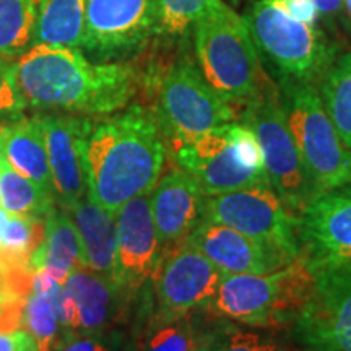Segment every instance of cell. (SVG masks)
<instances>
[{
  "label": "cell",
  "mask_w": 351,
  "mask_h": 351,
  "mask_svg": "<svg viewBox=\"0 0 351 351\" xmlns=\"http://www.w3.org/2000/svg\"><path fill=\"white\" fill-rule=\"evenodd\" d=\"M166 160L155 114L140 104L91 121L82 163L86 195L109 212L155 189Z\"/></svg>",
  "instance_id": "cell-1"
},
{
  "label": "cell",
  "mask_w": 351,
  "mask_h": 351,
  "mask_svg": "<svg viewBox=\"0 0 351 351\" xmlns=\"http://www.w3.org/2000/svg\"><path fill=\"white\" fill-rule=\"evenodd\" d=\"M28 106L39 111L108 116L129 106L138 73L122 62H90L80 49L34 44L16 60Z\"/></svg>",
  "instance_id": "cell-2"
},
{
  "label": "cell",
  "mask_w": 351,
  "mask_h": 351,
  "mask_svg": "<svg viewBox=\"0 0 351 351\" xmlns=\"http://www.w3.org/2000/svg\"><path fill=\"white\" fill-rule=\"evenodd\" d=\"M194 47L202 75L234 108L251 103L271 82L247 23L223 0H215L194 25Z\"/></svg>",
  "instance_id": "cell-3"
},
{
  "label": "cell",
  "mask_w": 351,
  "mask_h": 351,
  "mask_svg": "<svg viewBox=\"0 0 351 351\" xmlns=\"http://www.w3.org/2000/svg\"><path fill=\"white\" fill-rule=\"evenodd\" d=\"M314 287V269L301 254L271 274L223 275L205 309L249 327H282L295 324Z\"/></svg>",
  "instance_id": "cell-4"
},
{
  "label": "cell",
  "mask_w": 351,
  "mask_h": 351,
  "mask_svg": "<svg viewBox=\"0 0 351 351\" xmlns=\"http://www.w3.org/2000/svg\"><path fill=\"white\" fill-rule=\"evenodd\" d=\"M262 64L278 82L319 86L339 51L320 29L307 26L282 8L256 0L244 16Z\"/></svg>",
  "instance_id": "cell-5"
},
{
  "label": "cell",
  "mask_w": 351,
  "mask_h": 351,
  "mask_svg": "<svg viewBox=\"0 0 351 351\" xmlns=\"http://www.w3.org/2000/svg\"><path fill=\"white\" fill-rule=\"evenodd\" d=\"M278 90L315 197L351 184V153L328 117L317 86L278 82Z\"/></svg>",
  "instance_id": "cell-6"
},
{
  "label": "cell",
  "mask_w": 351,
  "mask_h": 351,
  "mask_svg": "<svg viewBox=\"0 0 351 351\" xmlns=\"http://www.w3.org/2000/svg\"><path fill=\"white\" fill-rule=\"evenodd\" d=\"M239 117L238 109L219 96L199 65L181 49L158 85L155 119L171 147L189 143Z\"/></svg>",
  "instance_id": "cell-7"
},
{
  "label": "cell",
  "mask_w": 351,
  "mask_h": 351,
  "mask_svg": "<svg viewBox=\"0 0 351 351\" xmlns=\"http://www.w3.org/2000/svg\"><path fill=\"white\" fill-rule=\"evenodd\" d=\"M238 121L247 124L257 135L271 189L287 208L300 217L315 199V192L288 127L280 90L274 82L245 104Z\"/></svg>",
  "instance_id": "cell-8"
},
{
  "label": "cell",
  "mask_w": 351,
  "mask_h": 351,
  "mask_svg": "<svg viewBox=\"0 0 351 351\" xmlns=\"http://www.w3.org/2000/svg\"><path fill=\"white\" fill-rule=\"evenodd\" d=\"M204 219L301 254L300 217L270 186H256L205 199Z\"/></svg>",
  "instance_id": "cell-9"
},
{
  "label": "cell",
  "mask_w": 351,
  "mask_h": 351,
  "mask_svg": "<svg viewBox=\"0 0 351 351\" xmlns=\"http://www.w3.org/2000/svg\"><path fill=\"white\" fill-rule=\"evenodd\" d=\"M315 287L293 324L306 351H351V262L314 270Z\"/></svg>",
  "instance_id": "cell-10"
},
{
  "label": "cell",
  "mask_w": 351,
  "mask_h": 351,
  "mask_svg": "<svg viewBox=\"0 0 351 351\" xmlns=\"http://www.w3.org/2000/svg\"><path fill=\"white\" fill-rule=\"evenodd\" d=\"M156 0H88L83 49L96 62L135 54L155 36Z\"/></svg>",
  "instance_id": "cell-11"
},
{
  "label": "cell",
  "mask_w": 351,
  "mask_h": 351,
  "mask_svg": "<svg viewBox=\"0 0 351 351\" xmlns=\"http://www.w3.org/2000/svg\"><path fill=\"white\" fill-rule=\"evenodd\" d=\"M223 274L204 254L182 241L171 245L161 257L155 280L156 320L187 317L205 307L217 293Z\"/></svg>",
  "instance_id": "cell-12"
},
{
  "label": "cell",
  "mask_w": 351,
  "mask_h": 351,
  "mask_svg": "<svg viewBox=\"0 0 351 351\" xmlns=\"http://www.w3.org/2000/svg\"><path fill=\"white\" fill-rule=\"evenodd\" d=\"M230 124L217 127L189 143L171 147L179 168L195 179L207 197L239 189L270 186L267 173L247 168L241 161L232 145Z\"/></svg>",
  "instance_id": "cell-13"
},
{
  "label": "cell",
  "mask_w": 351,
  "mask_h": 351,
  "mask_svg": "<svg viewBox=\"0 0 351 351\" xmlns=\"http://www.w3.org/2000/svg\"><path fill=\"white\" fill-rule=\"evenodd\" d=\"M184 241L204 254L223 275L271 274L301 256L207 219Z\"/></svg>",
  "instance_id": "cell-14"
},
{
  "label": "cell",
  "mask_w": 351,
  "mask_h": 351,
  "mask_svg": "<svg viewBox=\"0 0 351 351\" xmlns=\"http://www.w3.org/2000/svg\"><path fill=\"white\" fill-rule=\"evenodd\" d=\"M300 247L314 270L351 262V184L307 205L300 215Z\"/></svg>",
  "instance_id": "cell-15"
},
{
  "label": "cell",
  "mask_w": 351,
  "mask_h": 351,
  "mask_svg": "<svg viewBox=\"0 0 351 351\" xmlns=\"http://www.w3.org/2000/svg\"><path fill=\"white\" fill-rule=\"evenodd\" d=\"M117 219L116 278L129 293H137L156 274L165 247L153 221L150 194L122 205Z\"/></svg>",
  "instance_id": "cell-16"
},
{
  "label": "cell",
  "mask_w": 351,
  "mask_h": 351,
  "mask_svg": "<svg viewBox=\"0 0 351 351\" xmlns=\"http://www.w3.org/2000/svg\"><path fill=\"white\" fill-rule=\"evenodd\" d=\"M43 132L49 160L56 202L69 208L86 197L82 150L91 119L69 112H41L34 116Z\"/></svg>",
  "instance_id": "cell-17"
},
{
  "label": "cell",
  "mask_w": 351,
  "mask_h": 351,
  "mask_svg": "<svg viewBox=\"0 0 351 351\" xmlns=\"http://www.w3.org/2000/svg\"><path fill=\"white\" fill-rule=\"evenodd\" d=\"M205 199L199 184L181 168H171L158 179L150 207L158 236L165 249L182 243L204 221Z\"/></svg>",
  "instance_id": "cell-18"
},
{
  "label": "cell",
  "mask_w": 351,
  "mask_h": 351,
  "mask_svg": "<svg viewBox=\"0 0 351 351\" xmlns=\"http://www.w3.org/2000/svg\"><path fill=\"white\" fill-rule=\"evenodd\" d=\"M65 289L77 311L73 337L111 330L121 319L130 295L117 280L86 265L77 267L70 274Z\"/></svg>",
  "instance_id": "cell-19"
},
{
  "label": "cell",
  "mask_w": 351,
  "mask_h": 351,
  "mask_svg": "<svg viewBox=\"0 0 351 351\" xmlns=\"http://www.w3.org/2000/svg\"><path fill=\"white\" fill-rule=\"evenodd\" d=\"M82 244L83 263L91 270L116 278L117 271V219L116 213L83 197L69 208Z\"/></svg>",
  "instance_id": "cell-20"
},
{
  "label": "cell",
  "mask_w": 351,
  "mask_h": 351,
  "mask_svg": "<svg viewBox=\"0 0 351 351\" xmlns=\"http://www.w3.org/2000/svg\"><path fill=\"white\" fill-rule=\"evenodd\" d=\"M0 155L20 174L54 195L46 143L34 116L0 122Z\"/></svg>",
  "instance_id": "cell-21"
},
{
  "label": "cell",
  "mask_w": 351,
  "mask_h": 351,
  "mask_svg": "<svg viewBox=\"0 0 351 351\" xmlns=\"http://www.w3.org/2000/svg\"><path fill=\"white\" fill-rule=\"evenodd\" d=\"M80 265L85 263L73 219L64 207H54L46 217L44 239L32 256L29 267L33 271L46 269L57 283L65 287L70 274Z\"/></svg>",
  "instance_id": "cell-22"
},
{
  "label": "cell",
  "mask_w": 351,
  "mask_h": 351,
  "mask_svg": "<svg viewBox=\"0 0 351 351\" xmlns=\"http://www.w3.org/2000/svg\"><path fill=\"white\" fill-rule=\"evenodd\" d=\"M88 0H39L34 44L80 49L85 39Z\"/></svg>",
  "instance_id": "cell-23"
},
{
  "label": "cell",
  "mask_w": 351,
  "mask_h": 351,
  "mask_svg": "<svg viewBox=\"0 0 351 351\" xmlns=\"http://www.w3.org/2000/svg\"><path fill=\"white\" fill-rule=\"evenodd\" d=\"M54 202L51 192L20 174L0 155V205L8 215L46 218L54 208Z\"/></svg>",
  "instance_id": "cell-24"
},
{
  "label": "cell",
  "mask_w": 351,
  "mask_h": 351,
  "mask_svg": "<svg viewBox=\"0 0 351 351\" xmlns=\"http://www.w3.org/2000/svg\"><path fill=\"white\" fill-rule=\"evenodd\" d=\"M326 111L351 153V52L337 54L319 86Z\"/></svg>",
  "instance_id": "cell-25"
},
{
  "label": "cell",
  "mask_w": 351,
  "mask_h": 351,
  "mask_svg": "<svg viewBox=\"0 0 351 351\" xmlns=\"http://www.w3.org/2000/svg\"><path fill=\"white\" fill-rule=\"evenodd\" d=\"M39 0H0V57L20 59L33 46Z\"/></svg>",
  "instance_id": "cell-26"
},
{
  "label": "cell",
  "mask_w": 351,
  "mask_h": 351,
  "mask_svg": "<svg viewBox=\"0 0 351 351\" xmlns=\"http://www.w3.org/2000/svg\"><path fill=\"white\" fill-rule=\"evenodd\" d=\"M215 0H156L155 36L186 39Z\"/></svg>",
  "instance_id": "cell-27"
},
{
  "label": "cell",
  "mask_w": 351,
  "mask_h": 351,
  "mask_svg": "<svg viewBox=\"0 0 351 351\" xmlns=\"http://www.w3.org/2000/svg\"><path fill=\"white\" fill-rule=\"evenodd\" d=\"M46 218L10 215L0 236V254L10 261L29 265L32 256L44 239Z\"/></svg>",
  "instance_id": "cell-28"
},
{
  "label": "cell",
  "mask_w": 351,
  "mask_h": 351,
  "mask_svg": "<svg viewBox=\"0 0 351 351\" xmlns=\"http://www.w3.org/2000/svg\"><path fill=\"white\" fill-rule=\"evenodd\" d=\"M23 328L36 340L38 351H56L65 340L54 306L46 296L32 291L26 298Z\"/></svg>",
  "instance_id": "cell-29"
},
{
  "label": "cell",
  "mask_w": 351,
  "mask_h": 351,
  "mask_svg": "<svg viewBox=\"0 0 351 351\" xmlns=\"http://www.w3.org/2000/svg\"><path fill=\"white\" fill-rule=\"evenodd\" d=\"M156 322V327L143 340L140 351H194L200 348L194 327L187 317Z\"/></svg>",
  "instance_id": "cell-30"
},
{
  "label": "cell",
  "mask_w": 351,
  "mask_h": 351,
  "mask_svg": "<svg viewBox=\"0 0 351 351\" xmlns=\"http://www.w3.org/2000/svg\"><path fill=\"white\" fill-rule=\"evenodd\" d=\"M26 108L28 103L16 77V64L0 57V122L19 119Z\"/></svg>",
  "instance_id": "cell-31"
},
{
  "label": "cell",
  "mask_w": 351,
  "mask_h": 351,
  "mask_svg": "<svg viewBox=\"0 0 351 351\" xmlns=\"http://www.w3.org/2000/svg\"><path fill=\"white\" fill-rule=\"evenodd\" d=\"M207 351H282L278 343L269 337L256 332L228 330L218 333L204 345Z\"/></svg>",
  "instance_id": "cell-32"
},
{
  "label": "cell",
  "mask_w": 351,
  "mask_h": 351,
  "mask_svg": "<svg viewBox=\"0 0 351 351\" xmlns=\"http://www.w3.org/2000/svg\"><path fill=\"white\" fill-rule=\"evenodd\" d=\"M56 351H121V341L111 332L75 335L64 340Z\"/></svg>",
  "instance_id": "cell-33"
},
{
  "label": "cell",
  "mask_w": 351,
  "mask_h": 351,
  "mask_svg": "<svg viewBox=\"0 0 351 351\" xmlns=\"http://www.w3.org/2000/svg\"><path fill=\"white\" fill-rule=\"evenodd\" d=\"M265 2H270L282 8L283 12H287L288 15H291L293 19L301 21V23L317 28L315 25H317L320 13L313 0H265Z\"/></svg>",
  "instance_id": "cell-34"
},
{
  "label": "cell",
  "mask_w": 351,
  "mask_h": 351,
  "mask_svg": "<svg viewBox=\"0 0 351 351\" xmlns=\"http://www.w3.org/2000/svg\"><path fill=\"white\" fill-rule=\"evenodd\" d=\"M0 351H38L36 340L25 328L0 332Z\"/></svg>",
  "instance_id": "cell-35"
},
{
  "label": "cell",
  "mask_w": 351,
  "mask_h": 351,
  "mask_svg": "<svg viewBox=\"0 0 351 351\" xmlns=\"http://www.w3.org/2000/svg\"><path fill=\"white\" fill-rule=\"evenodd\" d=\"M320 15L327 19H335L343 10V0H313Z\"/></svg>",
  "instance_id": "cell-36"
},
{
  "label": "cell",
  "mask_w": 351,
  "mask_h": 351,
  "mask_svg": "<svg viewBox=\"0 0 351 351\" xmlns=\"http://www.w3.org/2000/svg\"><path fill=\"white\" fill-rule=\"evenodd\" d=\"M7 221H8V213L2 207H0V236H2L3 230H5Z\"/></svg>",
  "instance_id": "cell-37"
},
{
  "label": "cell",
  "mask_w": 351,
  "mask_h": 351,
  "mask_svg": "<svg viewBox=\"0 0 351 351\" xmlns=\"http://www.w3.org/2000/svg\"><path fill=\"white\" fill-rule=\"evenodd\" d=\"M343 7H345V12H346V15H348L350 23H351V0H343Z\"/></svg>",
  "instance_id": "cell-38"
},
{
  "label": "cell",
  "mask_w": 351,
  "mask_h": 351,
  "mask_svg": "<svg viewBox=\"0 0 351 351\" xmlns=\"http://www.w3.org/2000/svg\"><path fill=\"white\" fill-rule=\"evenodd\" d=\"M230 2L232 3V5H234V7H236V5H239V3H241V2H243V0H230Z\"/></svg>",
  "instance_id": "cell-39"
},
{
  "label": "cell",
  "mask_w": 351,
  "mask_h": 351,
  "mask_svg": "<svg viewBox=\"0 0 351 351\" xmlns=\"http://www.w3.org/2000/svg\"><path fill=\"white\" fill-rule=\"evenodd\" d=\"M194 351H207V348H205V346H200V348H197Z\"/></svg>",
  "instance_id": "cell-40"
},
{
  "label": "cell",
  "mask_w": 351,
  "mask_h": 351,
  "mask_svg": "<svg viewBox=\"0 0 351 351\" xmlns=\"http://www.w3.org/2000/svg\"><path fill=\"white\" fill-rule=\"evenodd\" d=\"M304 351H306V350H304Z\"/></svg>",
  "instance_id": "cell-41"
}]
</instances>
